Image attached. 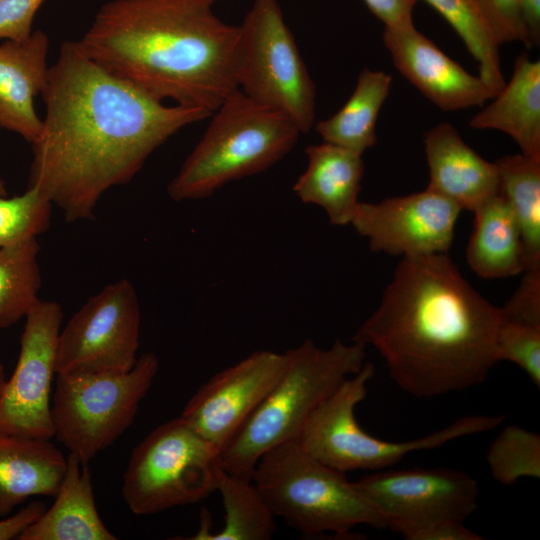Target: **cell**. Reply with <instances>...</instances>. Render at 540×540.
Listing matches in <instances>:
<instances>
[{
  "instance_id": "cell-1",
  "label": "cell",
  "mask_w": 540,
  "mask_h": 540,
  "mask_svg": "<svg viewBox=\"0 0 540 540\" xmlns=\"http://www.w3.org/2000/svg\"><path fill=\"white\" fill-rule=\"evenodd\" d=\"M41 95L46 114L31 143L28 187L60 208L68 222L92 219L107 190L129 182L172 135L212 114L164 105L72 41L61 44Z\"/></svg>"
},
{
  "instance_id": "cell-2",
  "label": "cell",
  "mask_w": 540,
  "mask_h": 540,
  "mask_svg": "<svg viewBox=\"0 0 540 540\" xmlns=\"http://www.w3.org/2000/svg\"><path fill=\"white\" fill-rule=\"evenodd\" d=\"M502 320L446 253L405 256L352 341L375 348L401 390L430 398L485 381Z\"/></svg>"
},
{
  "instance_id": "cell-3",
  "label": "cell",
  "mask_w": 540,
  "mask_h": 540,
  "mask_svg": "<svg viewBox=\"0 0 540 540\" xmlns=\"http://www.w3.org/2000/svg\"><path fill=\"white\" fill-rule=\"evenodd\" d=\"M217 0H112L79 41L95 63L152 98L213 113L236 89L239 28Z\"/></svg>"
},
{
  "instance_id": "cell-4",
  "label": "cell",
  "mask_w": 540,
  "mask_h": 540,
  "mask_svg": "<svg viewBox=\"0 0 540 540\" xmlns=\"http://www.w3.org/2000/svg\"><path fill=\"white\" fill-rule=\"evenodd\" d=\"M366 346L337 339L328 349L306 339L287 350L286 368L274 387L230 443L220 452L221 467L251 479L270 449L297 441L313 411L364 365Z\"/></svg>"
},
{
  "instance_id": "cell-5",
  "label": "cell",
  "mask_w": 540,
  "mask_h": 540,
  "mask_svg": "<svg viewBox=\"0 0 540 540\" xmlns=\"http://www.w3.org/2000/svg\"><path fill=\"white\" fill-rule=\"evenodd\" d=\"M211 116L202 138L168 185L174 201L207 198L231 181L267 170L293 149L301 134L285 115L239 89Z\"/></svg>"
},
{
  "instance_id": "cell-6",
  "label": "cell",
  "mask_w": 540,
  "mask_h": 540,
  "mask_svg": "<svg viewBox=\"0 0 540 540\" xmlns=\"http://www.w3.org/2000/svg\"><path fill=\"white\" fill-rule=\"evenodd\" d=\"M251 481L272 514L305 536H346L358 525L385 528L344 472L319 461L296 441L264 453Z\"/></svg>"
},
{
  "instance_id": "cell-7",
  "label": "cell",
  "mask_w": 540,
  "mask_h": 540,
  "mask_svg": "<svg viewBox=\"0 0 540 540\" xmlns=\"http://www.w3.org/2000/svg\"><path fill=\"white\" fill-rule=\"evenodd\" d=\"M374 373V365L364 363L313 411L296 441L303 450L344 473L377 471L395 465L411 452L435 449L492 430L506 419L505 415H470L418 439L389 441L374 437L360 427L355 416Z\"/></svg>"
},
{
  "instance_id": "cell-8",
  "label": "cell",
  "mask_w": 540,
  "mask_h": 540,
  "mask_svg": "<svg viewBox=\"0 0 540 540\" xmlns=\"http://www.w3.org/2000/svg\"><path fill=\"white\" fill-rule=\"evenodd\" d=\"M158 369L157 356L145 352L128 371L57 374L54 436L88 464L132 425Z\"/></svg>"
},
{
  "instance_id": "cell-9",
  "label": "cell",
  "mask_w": 540,
  "mask_h": 540,
  "mask_svg": "<svg viewBox=\"0 0 540 540\" xmlns=\"http://www.w3.org/2000/svg\"><path fill=\"white\" fill-rule=\"evenodd\" d=\"M236 47L238 89L289 118L301 133L314 125L315 84L277 0H254Z\"/></svg>"
},
{
  "instance_id": "cell-10",
  "label": "cell",
  "mask_w": 540,
  "mask_h": 540,
  "mask_svg": "<svg viewBox=\"0 0 540 540\" xmlns=\"http://www.w3.org/2000/svg\"><path fill=\"white\" fill-rule=\"evenodd\" d=\"M219 452L181 418L152 430L132 451L122 496L135 515L198 503L217 491Z\"/></svg>"
},
{
  "instance_id": "cell-11",
  "label": "cell",
  "mask_w": 540,
  "mask_h": 540,
  "mask_svg": "<svg viewBox=\"0 0 540 540\" xmlns=\"http://www.w3.org/2000/svg\"><path fill=\"white\" fill-rule=\"evenodd\" d=\"M140 324L133 284L123 278L106 285L61 329L56 374L130 370L138 359Z\"/></svg>"
},
{
  "instance_id": "cell-12",
  "label": "cell",
  "mask_w": 540,
  "mask_h": 540,
  "mask_svg": "<svg viewBox=\"0 0 540 540\" xmlns=\"http://www.w3.org/2000/svg\"><path fill=\"white\" fill-rule=\"evenodd\" d=\"M353 483L385 528L401 534L442 520L464 522L478 508V482L450 468L382 469Z\"/></svg>"
},
{
  "instance_id": "cell-13",
  "label": "cell",
  "mask_w": 540,
  "mask_h": 540,
  "mask_svg": "<svg viewBox=\"0 0 540 540\" xmlns=\"http://www.w3.org/2000/svg\"><path fill=\"white\" fill-rule=\"evenodd\" d=\"M63 310L39 300L25 316L13 374L0 395V433L52 439V381Z\"/></svg>"
},
{
  "instance_id": "cell-14",
  "label": "cell",
  "mask_w": 540,
  "mask_h": 540,
  "mask_svg": "<svg viewBox=\"0 0 540 540\" xmlns=\"http://www.w3.org/2000/svg\"><path fill=\"white\" fill-rule=\"evenodd\" d=\"M287 362V352L251 353L204 383L180 418L220 454L274 387Z\"/></svg>"
},
{
  "instance_id": "cell-15",
  "label": "cell",
  "mask_w": 540,
  "mask_h": 540,
  "mask_svg": "<svg viewBox=\"0 0 540 540\" xmlns=\"http://www.w3.org/2000/svg\"><path fill=\"white\" fill-rule=\"evenodd\" d=\"M461 211L453 201L426 188L379 203L359 202L350 224L368 238L373 252L402 257L447 254Z\"/></svg>"
},
{
  "instance_id": "cell-16",
  "label": "cell",
  "mask_w": 540,
  "mask_h": 540,
  "mask_svg": "<svg viewBox=\"0 0 540 540\" xmlns=\"http://www.w3.org/2000/svg\"><path fill=\"white\" fill-rule=\"evenodd\" d=\"M383 42L396 69L442 110L482 106L494 97L479 76L448 57L413 22L384 27Z\"/></svg>"
},
{
  "instance_id": "cell-17",
  "label": "cell",
  "mask_w": 540,
  "mask_h": 540,
  "mask_svg": "<svg viewBox=\"0 0 540 540\" xmlns=\"http://www.w3.org/2000/svg\"><path fill=\"white\" fill-rule=\"evenodd\" d=\"M430 180L427 186L460 208L474 211L497 195L499 176L495 162L478 155L448 122L425 134Z\"/></svg>"
},
{
  "instance_id": "cell-18",
  "label": "cell",
  "mask_w": 540,
  "mask_h": 540,
  "mask_svg": "<svg viewBox=\"0 0 540 540\" xmlns=\"http://www.w3.org/2000/svg\"><path fill=\"white\" fill-rule=\"evenodd\" d=\"M49 38L42 30L32 31L21 41L0 43V127L32 143L42 129L34 98L46 86Z\"/></svg>"
},
{
  "instance_id": "cell-19",
  "label": "cell",
  "mask_w": 540,
  "mask_h": 540,
  "mask_svg": "<svg viewBox=\"0 0 540 540\" xmlns=\"http://www.w3.org/2000/svg\"><path fill=\"white\" fill-rule=\"evenodd\" d=\"M308 164L293 190L305 203L322 207L334 225L350 224L364 173L362 155L324 142L305 149Z\"/></svg>"
},
{
  "instance_id": "cell-20",
  "label": "cell",
  "mask_w": 540,
  "mask_h": 540,
  "mask_svg": "<svg viewBox=\"0 0 540 540\" xmlns=\"http://www.w3.org/2000/svg\"><path fill=\"white\" fill-rule=\"evenodd\" d=\"M65 469L50 439L0 433V517L32 496L54 497Z\"/></svg>"
},
{
  "instance_id": "cell-21",
  "label": "cell",
  "mask_w": 540,
  "mask_h": 540,
  "mask_svg": "<svg viewBox=\"0 0 540 540\" xmlns=\"http://www.w3.org/2000/svg\"><path fill=\"white\" fill-rule=\"evenodd\" d=\"M73 453L66 457V469L54 503L29 525L20 540H115L103 523L94 498L88 469Z\"/></svg>"
},
{
  "instance_id": "cell-22",
  "label": "cell",
  "mask_w": 540,
  "mask_h": 540,
  "mask_svg": "<svg viewBox=\"0 0 540 540\" xmlns=\"http://www.w3.org/2000/svg\"><path fill=\"white\" fill-rule=\"evenodd\" d=\"M469 121L474 129L508 134L521 153L540 160V61L520 54L508 83Z\"/></svg>"
},
{
  "instance_id": "cell-23",
  "label": "cell",
  "mask_w": 540,
  "mask_h": 540,
  "mask_svg": "<svg viewBox=\"0 0 540 540\" xmlns=\"http://www.w3.org/2000/svg\"><path fill=\"white\" fill-rule=\"evenodd\" d=\"M466 258L484 279L508 278L527 268L526 252L514 213L499 192L477 209Z\"/></svg>"
},
{
  "instance_id": "cell-24",
  "label": "cell",
  "mask_w": 540,
  "mask_h": 540,
  "mask_svg": "<svg viewBox=\"0 0 540 540\" xmlns=\"http://www.w3.org/2000/svg\"><path fill=\"white\" fill-rule=\"evenodd\" d=\"M392 85V77L380 70L363 69L355 89L341 109L316 123L324 142L359 154L375 145L376 123Z\"/></svg>"
},
{
  "instance_id": "cell-25",
  "label": "cell",
  "mask_w": 540,
  "mask_h": 540,
  "mask_svg": "<svg viewBox=\"0 0 540 540\" xmlns=\"http://www.w3.org/2000/svg\"><path fill=\"white\" fill-rule=\"evenodd\" d=\"M217 491L225 511L221 530L212 532L208 511H202L199 530L191 540H267L275 531L272 514L251 479L219 469Z\"/></svg>"
},
{
  "instance_id": "cell-26",
  "label": "cell",
  "mask_w": 540,
  "mask_h": 540,
  "mask_svg": "<svg viewBox=\"0 0 540 540\" xmlns=\"http://www.w3.org/2000/svg\"><path fill=\"white\" fill-rule=\"evenodd\" d=\"M499 190L518 222L526 252L527 269H540V160L524 154L507 155L496 162Z\"/></svg>"
},
{
  "instance_id": "cell-27",
  "label": "cell",
  "mask_w": 540,
  "mask_h": 540,
  "mask_svg": "<svg viewBox=\"0 0 540 540\" xmlns=\"http://www.w3.org/2000/svg\"><path fill=\"white\" fill-rule=\"evenodd\" d=\"M39 251L37 238L0 248V328L25 318L40 300Z\"/></svg>"
},
{
  "instance_id": "cell-28",
  "label": "cell",
  "mask_w": 540,
  "mask_h": 540,
  "mask_svg": "<svg viewBox=\"0 0 540 540\" xmlns=\"http://www.w3.org/2000/svg\"><path fill=\"white\" fill-rule=\"evenodd\" d=\"M462 39L479 67V77L495 97L504 87L499 44L469 0H424Z\"/></svg>"
},
{
  "instance_id": "cell-29",
  "label": "cell",
  "mask_w": 540,
  "mask_h": 540,
  "mask_svg": "<svg viewBox=\"0 0 540 540\" xmlns=\"http://www.w3.org/2000/svg\"><path fill=\"white\" fill-rule=\"evenodd\" d=\"M491 475L510 486L521 478H540V436L516 425L505 426L486 455Z\"/></svg>"
},
{
  "instance_id": "cell-30",
  "label": "cell",
  "mask_w": 540,
  "mask_h": 540,
  "mask_svg": "<svg viewBox=\"0 0 540 540\" xmlns=\"http://www.w3.org/2000/svg\"><path fill=\"white\" fill-rule=\"evenodd\" d=\"M53 204L37 188L0 196V248L37 238L50 226Z\"/></svg>"
},
{
  "instance_id": "cell-31",
  "label": "cell",
  "mask_w": 540,
  "mask_h": 540,
  "mask_svg": "<svg viewBox=\"0 0 540 540\" xmlns=\"http://www.w3.org/2000/svg\"><path fill=\"white\" fill-rule=\"evenodd\" d=\"M498 361H510L540 388V327L502 320L497 335Z\"/></svg>"
},
{
  "instance_id": "cell-32",
  "label": "cell",
  "mask_w": 540,
  "mask_h": 540,
  "mask_svg": "<svg viewBox=\"0 0 540 540\" xmlns=\"http://www.w3.org/2000/svg\"><path fill=\"white\" fill-rule=\"evenodd\" d=\"M497 43L522 42L532 47L519 0H469Z\"/></svg>"
},
{
  "instance_id": "cell-33",
  "label": "cell",
  "mask_w": 540,
  "mask_h": 540,
  "mask_svg": "<svg viewBox=\"0 0 540 540\" xmlns=\"http://www.w3.org/2000/svg\"><path fill=\"white\" fill-rule=\"evenodd\" d=\"M519 287L501 309L504 321L540 327V269H527Z\"/></svg>"
},
{
  "instance_id": "cell-34",
  "label": "cell",
  "mask_w": 540,
  "mask_h": 540,
  "mask_svg": "<svg viewBox=\"0 0 540 540\" xmlns=\"http://www.w3.org/2000/svg\"><path fill=\"white\" fill-rule=\"evenodd\" d=\"M45 0H0V40L21 41L32 33V23Z\"/></svg>"
},
{
  "instance_id": "cell-35",
  "label": "cell",
  "mask_w": 540,
  "mask_h": 540,
  "mask_svg": "<svg viewBox=\"0 0 540 540\" xmlns=\"http://www.w3.org/2000/svg\"><path fill=\"white\" fill-rule=\"evenodd\" d=\"M407 540H481L483 537L467 527L464 522L442 520L404 532Z\"/></svg>"
},
{
  "instance_id": "cell-36",
  "label": "cell",
  "mask_w": 540,
  "mask_h": 540,
  "mask_svg": "<svg viewBox=\"0 0 540 540\" xmlns=\"http://www.w3.org/2000/svg\"><path fill=\"white\" fill-rule=\"evenodd\" d=\"M384 27L413 22L412 11L418 0H363Z\"/></svg>"
},
{
  "instance_id": "cell-37",
  "label": "cell",
  "mask_w": 540,
  "mask_h": 540,
  "mask_svg": "<svg viewBox=\"0 0 540 540\" xmlns=\"http://www.w3.org/2000/svg\"><path fill=\"white\" fill-rule=\"evenodd\" d=\"M46 508L42 501H32L13 515L0 520V540L18 539Z\"/></svg>"
},
{
  "instance_id": "cell-38",
  "label": "cell",
  "mask_w": 540,
  "mask_h": 540,
  "mask_svg": "<svg viewBox=\"0 0 540 540\" xmlns=\"http://www.w3.org/2000/svg\"><path fill=\"white\" fill-rule=\"evenodd\" d=\"M531 46L540 42V0H519Z\"/></svg>"
},
{
  "instance_id": "cell-39",
  "label": "cell",
  "mask_w": 540,
  "mask_h": 540,
  "mask_svg": "<svg viewBox=\"0 0 540 540\" xmlns=\"http://www.w3.org/2000/svg\"><path fill=\"white\" fill-rule=\"evenodd\" d=\"M6 380H7V376H6L5 366L0 361V395H1V392H2V389L4 387Z\"/></svg>"
},
{
  "instance_id": "cell-40",
  "label": "cell",
  "mask_w": 540,
  "mask_h": 540,
  "mask_svg": "<svg viewBox=\"0 0 540 540\" xmlns=\"http://www.w3.org/2000/svg\"><path fill=\"white\" fill-rule=\"evenodd\" d=\"M0 196H7L5 182L0 178Z\"/></svg>"
}]
</instances>
